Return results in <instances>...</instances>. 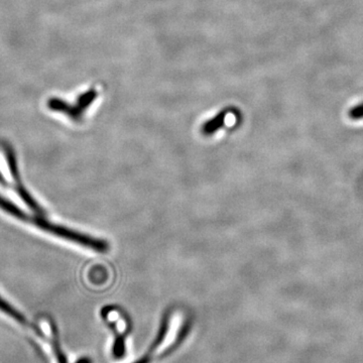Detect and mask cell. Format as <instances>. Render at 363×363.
Segmentation results:
<instances>
[{"label": "cell", "instance_id": "cell-4", "mask_svg": "<svg viewBox=\"0 0 363 363\" xmlns=\"http://www.w3.org/2000/svg\"><path fill=\"white\" fill-rule=\"evenodd\" d=\"M0 209L4 210V212L11 215V216L20 219V220L30 222V223H33V221H35V217L26 214L21 208L16 206L13 202L2 197L1 195H0Z\"/></svg>", "mask_w": 363, "mask_h": 363}, {"label": "cell", "instance_id": "cell-8", "mask_svg": "<svg viewBox=\"0 0 363 363\" xmlns=\"http://www.w3.org/2000/svg\"><path fill=\"white\" fill-rule=\"evenodd\" d=\"M150 362V358L147 357H145L143 358H140V360H138V362H133V363H149Z\"/></svg>", "mask_w": 363, "mask_h": 363}, {"label": "cell", "instance_id": "cell-5", "mask_svg": "<svg viewBox=\"0 0 363 363\" xmlns=\"http://www.w3.org/2000/svg\"><path fill=\"white\" fill-rule=\"evenodd\" d=\"M52 350H54L55 355H56L59 363H68V359L60 346L58 334H57L55 327H52Z\"/></svg>", "mask_w": 363, "mask_h": 363}, {"label": "cell", "instance_id": "cell-7", "mask_svg": "<svg viewBox=\"0 0 363 363\" xmlns=\"http://www.w3.org/2000/svg\"><path fill=\"white\" fill-rule=\"evenodd\" d=\"M76 363H92V360H91L90 358L88 357H83L81 358V359H79L78 362Z\"/></svg>", "mask_w": 363, "mask_h": 363}, {"label": "cell", "instance_id": "cell-3", "mask_svg": "<svg viewBox=\"0 0 363 363\" xmlns=\"http://www.w3.org/2000/svg\"><path fill=\"white\" fill-rule=\"evenodd\" d=\"M0 311L4 312V314H6L7 316L13 318V320H16L18 323L23 325L26 327H30V328L33 329L35 333L39 336H42L44 337V334H43L42 330H40L35 325L30 323L28 320L26 319L25 315L21 314V312H18L16 308H13V306L7 303L4 298L0 297Z\"/></svg>", "mask_w": 363, "mask_h": 363}, {"label": "cell", "instance_id": "cell-6", "mask_svg": "<svg viewBox=\"0 0 363 363\" xmlns=\"http://www.w3.org/2000/svg\"><path fill=\"white\" fill-rule=\"evenodd\" d=\"M125 352V345H124V339L123 336L117 335L116 342L113 345V355L116 358L123 357Z\"/></svg>", "mask_w": 363, "mask_h": 363}, {"label": "cell", "instance_id": "cell-2", "mask_svg": "<svg viewBox=\"0 0 363 363\" xmlns=\"http://www.w3.org/2000/svg\"><path fill=\"white\" fill-rule=\"evenodd\" d=\"M6 155L7 159V164H9V169H11V174L13 176L14 184H16V191H18V195L21 196V199L25 201L26 204L28 205L30 209H33L35 213L39 215L44 214L42 208L38 205L35 200L33 199L30 193L26 190L25 186H23V182L20 177V172H18V162H16V156H14L13 150L6 147Z\"/></svg>", "mask_w": 363, "mask_h": 363}, {"label": "cell", "instance_id": "cell-1", "mask_svg": "<svg viewBox=\"0 0 363 363\" xmlns=\"http://www.w3.org/2000/svg\"><path fill=\"white\" fill-rule=\"evenodd\" d=\"M35 225L40 227L45 233H51L52 235L72 241V242L78 243L82 247H89L95 252H105L108 250V243L106 241L85 235V234L77 233V231L71 230V229L58 225V224L52 223V222L45 220L43 216L35 218Z\"/></svg>", "mask_w": 363, "mask_h": 363}]
</instances>
